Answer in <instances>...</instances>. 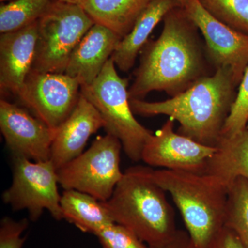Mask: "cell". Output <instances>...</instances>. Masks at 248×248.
<instances>
[{
  "label": "cell",
  "mask_w": 248,
  "mask_h": 248,
  "mask_svg": "<svg viewBox=\"0 0 248 248\" xmlns=\"http://www.w3.org/2000/svg\"><path fill=\"white\" fill-rule=\"evenodd\" d=\"M58 184V170L50 160L13 156L12 184L2 194V200L14 211L27 210L31 221H37L45 210L61 221Z\"/></svg>",
  "instance_id": "obj_8"
},
{
  "label": "cell",
  "mask_w": 248,
  "mask_h": 248,
  "mask_svg": "<svg viewBox=\"0 0 248 248\" xmlns=\"http://www.w3.org/2000/svg\"><path fill=\"white\" fill-rule=\"evenodd\" d=\"M180 1L181 5H182V7H184L186 6V4H187V1L188 0H179Z\"/></svg>",
  "instance_id": "obj_29"
},
{
  "label": "cell",
  "mask_w": 248,
  "mask_h": 248,
  "mask_svg": "<svg viewBox=\"0 0 248 248\" xmlns=\"http://www.w3.org/2000/svg\"><path fill=\"white\" fill-rule=\"evenodd\" d=\"M60 1H63V2L71 3V4L80 5L82 4L84 0H59Z\"/></svg>",
  "instance_id": "obj_28"
},
{
  "label": "cell",
  "mask_w": 248,
  "mask_h": 248,
  "mask_svg": "<svg viewBox=\"0 0 248 248\" xmlns=\"http://www.w3.org/2000/svg\"><path fill=\"white\" fill-rule=\"evenodd\" d=\"M122 149L120 140L110 134L97 137L87 151L58 170L59 184L107 202L123 177Z\"/></svg>",
  "instance_id": "obj_7"
},
{
  "label": "cell",
  "mask_w": 248,
  "mask_h": 248,
  "mask_svg": "<svg viewBox=\"0 0 248 248\" xmlns=\"http://www.w3.org/2000/svg\"><path fill=\"white\" fill-rule=\"evenodd\" d=\"M94 24L80 5L54 0L38 21L32 70L64 73L73 50Z\"/></svg>",
  "instance_id": "obj_6"
},
{
  "label": "cell",
  "mask_w": 248,
  "mask_h": 248,
  "mask_svg": "<svg viewBox=\"0 0 248 248\" xmlns=\"http://www.w3.org/2000/svg\"><path fill=\"white\" fill-rule=\"evenodd\" d=\"M27 218L16 221L5 217L0 222V248H22L27 239L22 236L29 227Z\"/></svg>",
  "instance_id": "obj_25"
},
{
  "label": "cell",
  "mask_w": 248,
  "mask_h": 248,
  "mask_svg": "<svg viewBox=\"0 0 248 248\" xmlns=\"http://www.w3.org/2000/svg\"><path fill=\"white\" fill-rule=\"evenodd\" d=\"M207 248H246L237 234L225 226Z\"/></svg>",
  "instance_id": "obj_26"
},
{
  "label": "cell",
  "mask_w": 248,
  "mask_h": 248,
  "mask_svg": "<svg viewBox=\"0 0 248 248\" xmlns=\"http://www.w3.org/2000/svg\"><path fill=\"white\" fill-rule=\"evenodd\" d=\"M155 0H84L81 7L95 24L108 28L123 38Z\"/></svg>",
  "instance_id": "obj_18"
},
{
  "label": "cell",
  "mask_w": 248,
  "mask_h": 248,
  "mask_svg": "<svg viewBox=\"0 0 248 248\" xmlns=\"http://www.w3.org/2000/svg\"><path fill=\"white\" fill-rule=\"evenodd\" d=\"M248 122V66L241 79L221 137H231L246 129Z\"/></svg>",
  "instance_id": "obj_23"
},
{
  "label": "cell",
  "mask_w": 248,
  "mask_h": 248,
  "mask_svg": "<svg viewBox=\"0 0 248 248\" xmlns=\"http://www.w3.org/2000/svg\"><path fill=\"white\" fill-rule=\"evenodd\" d=\"M128 86V79L119 76L110 58L91 84L81 86L80 93L100 114L107 133L118 139L129 159L138 162L153 133L135 119Z\"/></svg>",
  "instance_id": "obj_5"
},
{
  "label": "cell",
  "mask_w": 248,
  "mask_h": 248,
  "mask_svg": "<svg viewBox=\"0 0 248 248\" xmlns=\"http://www.w3.org/2000/svg\"><path fill=\"white\" fill-rule=\"evenodd\" d=\"M184 8L203 35L207 55L214 69H231L239 87L248 66V35L214 17L199 0H188Z\"/></svg>",
  "instance_id": "obj_10"
},
{
  "label": "cell",
  "mask_w": 248,
  "mask_h": 248,
  "mask_svg": "<svg viewBox=\"0 0 248 248\" xmlns=\"http://www.w3.org/2000/svg\"><path fill=\"white\" fill-rule=\"evenodd\" d=\"M163 22L158 39L145 46L128 89L130 99H143L155 91L173 97L213 74L208 72L213 66L200 40V31L185 9L179 6L171 10Z\"/></svg>",
  "instance_id": "obj_1"
},
{
  "label": "cell",
  "mask_w": 248,
  "mask_h": 248,
  "mask_svg": "<svg viewBox=\"0 0 248 248\" xmlns=\"http://www.w3.org/2000/svg\"><path fill=\"white\" fill-rule=\"evenodd\" d=\"M216 147L204 173L216 176L228 186L238 177L248 182V129L233 136L221 137Z\"/></svg>",
  "instance_id": "obj_19"
},
{
  "label": "cell",
  "mask_w": 248,
  "mask_h": 248,
  "mask_svg": "<svg viewBox=\"0 0 248 248\" xmlns=\"http://www.w3.org/2000/svg\"><path fill=\"white\" fill-rule=\"evenodd\" d=\"M0 1H1V2H5V1H11L12 0H0Z\"/></svg>",
  "instance_id": "obj_30"
},
{
  "label": "cell",
  "mask_w": 248,
  "mask_h": 248,
  "mask_svg": "<svg viewBox=\"0 0 248 248\" xmlns=\"http://www.w3.org/2000/svg\"><path fill=\"white\" fill-rule=\"evenodd\" d=\"M0 129L13 156L34 161L50 160L55 130L29 110L1 99Z\"/></svg>",
  "instance_id": "obj_12"
},
{
  "label": "cell",
  "mask_w": 248,
  "mask_h": 248,
  "mask_svg": "<svg viewBox=\"0 0 248 248\" xmlns=\"http://www.w3.org/2000/svg\"><path fill=\"white\" fill-rule=\"evenodd\" d=\"M204 9L234 30L248 35V0H199Z\"/></svg>",
  "instance_id": "obj_22"
},
{
  "label": "cell",
  "mask_w": 248,
  "mask_h": 248,
  "mask_svg": "<svg viewBox=\"0 0 248 248\" xmlns=\"http://www.w3.org/2000/svg\"><path fill=\"white\" fill-rule=\"evenodd\" d=\"M60 205L62 219L83 232L95 235L104 227L115 223L104 202L84 192L64 190Z\"/></svg>",
  "instance_id": "obj_17"
},
{
  "label": "cell",
  "mask_w": 248,
  "mask_h": 248,
  "mask_svg": "<svg viewBox=\"0 0 248 248\" xmlns=\"http://www.w3.org/2000/svg\"><path fill=\"white\" fill-rule=\"evenodd\" d=\"M152 176L172 197L194 248H208L225 226L228 186L208 173L153 170Z\"/></svg>",
  "instance_id": "obj_4"
},
{
  "label": "cell",
  "mask_w": 248,
  "mask_h": 248,
  "mask_svg": "<svg viewBox=\"0 0 248 248\" xmlns=\"http://www.w3.org/2000/svg\"><path fill=\"white\" fill-rule=\"evenodd\" d=\"M80 90L78 80L65 73L32 69L17 97L32 115L56 130L76 108Z\"/></svg>",
  "instance_id": "obj_9"
},
{
  "label": "cell",
  "mask_w": 248,
  "mask_h": 248,
  "mask_svg": "<svg viewBox=\"0 0 248 248\" xmlns=\"http://www.w3.org/2000/svg\"><path fill=\"white\" fill-rule=\"evenodd\" d=\"M246 128H247L248 130V124H247V126H246Z\"/></svg>",
  "instance_id": "obj_31"
},
{
  "label": "cell",
  "mask_w": 248,
  "mask_h": 248,
  "mask_svg": "<svg viewBox=\"0 0 248 248\" xmlns=\"http://www.w3.org/2000/svg\"><path fill=\"white\" fill-rule=\"evenodd\" d=\"M122 37L108 28L94 24L72 53L65 74L81 86L91 84L112 57Z\"/></svg>",
  "instance_id": "obj_15"
},
{
  "label": "cell",
  "mask_w": 248,
  "mask_h": 248,
  "mask_svg": "<svg viewBox=\"0 0 248 248\" xmlns=\"http://www.w3.org/2000/svg\"><path fill=\"white\" fill-rule=\"evenodd\" d=\"M238 85L228 68H217L186 91L161 102L130 99L135 115H166L179 124L177 133L216 147L236 99Z\"/></svg>",
  "instance_id": "obj_2"
},
{
  "label": "cell",
  "mask_w": 248,
  "mask_h": 248,
  "mask_svg": "<svg viewBox=\"0 0 248 248\" xmlns=\"http://www.w3.org/2000/svg\"><path fill=\"white\" fill-rule=\"evenodd\" d=\"M225 226L248 248V182L244 177H236L228 186Z\"/></svg>",
  "instance_id": "obj_21"
},
{
  "label": "cell",
  "mask_w": 248,
  "mask_h": 248,
  "mask_svg": "<svg viewBox=\"0 0 248 248\" xmlns=\"http://www.w3.org/2000/svg\"><path fill=\"white\" fill-rule=\"evenodd\" d=\"M38 21L0 36V89L2 94L17 96L32 71L38 39Z\"/></svg>",
  "instance_id": "obj_13"
},
{
  "label": "cell",
  "mask_w": 248,
  "mask_h": 248,
  "mask_svg": "<svg viewBox=\"0 0 248 248\" xmlns=\"http://www.w3.org/2000/svg\"><path fill=\"white\" fill-rule=\"evenodd\" d=\"M104 125L97 109L80 93L74 110L55 130L50 160L57 170L82 154L91 135Z\"/></svg>",
  "instance_id": "obj_14"
},
{
  "label": "cell",
  "mask_w": 248,
  "mask_h": 248,
  "mask_svg": "<svg viewBox=\"0 0 248 248\" xmlns=\"http://www.w3.org/2000/svg\"><path fill=\"white\" fill-rule=\"evenodd\" d=\"M152 170L145 166L129 168L104 203L115 223L126 227L155 248L169 241L178 229L166 191L155 182Z\"/></svg>",
  "instance_id": "obj_3"
},
{
  "label": "cell",
  "mask_w": 248,
  "mask_h": 248,
  "mask_svg": "<svg viewBox=\"0 0 248 248\" xmlns=\"http://www.w3.org/2000/svg\"><path fill=\"white\" fill-rule=\"evenodd\" d=\"M54 0H12L0 6V32L20 30L37 22Z\"/></svg>",
  "instance_id": "obj_20"
},
{
  "label": "cell",
  "mask_w": 248,
  "mask_h": 248,
  "mask_svg": "<svg viewBox=\"0 0 248 248\" xmlns=\"http://www.w3.org/2000/svg\"><path fill=\"white\" fill-rule=\"evenodd\" d=\"M155 248H195L187 231L178 230L175 235L166 244Z\"/></svg>",
  "instance_id": "obj_27"
},
{
  "label": "cell",
  "mask_w": 248,
  "mask_h": 248,
  "mask_svg": "<svg viewBox=\"0 0 248 248\" xmlns=\"http://www.w3.org/2000/svg\"><path fill=\"white\" fill-rule=\"evenodd\" d=\"M169 118L147 141L141 160L150 166L173 170L204 173L217 147L206 146L175 133Z\"/></svg>",
  "instance_id": "obj_11"
},
{
  "label": "cell",
  "mask_w": 248,
  "mask_h": 248,
  "mask_svg": "<svg viewBox=\"0 0 248 248\" xmlns=\"http://www.w3.org/2000/svg\"><path fill=\"white\" fill-rule=\"evenodd\" d=\"M179 6L182 5L179 0H155L142 13L131 31L124 36L116 47L111 57L115 66L123 72L131 69L155 28L170 11Z\"/></svg>",
  "instance_id": "obj_16"
},
{
  "label": "cell",
  "mask_w": 248,
  "mask_h": 248,
  "mask_svg": "<svg viewBox=\"0 0 248 248\" xmlns=\"http://www.w3.org/2000/svg\"><path fill=\"white\" fill-rule=\"evenodd\" d=\"M95 236L103 248H151L133 232L117 223L104 227Z\"/></svg>",
  "instance_id": "obj_24"
}]
</instances>
